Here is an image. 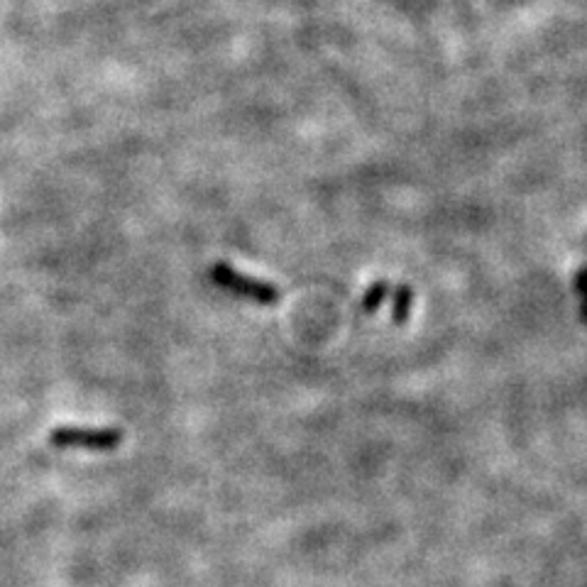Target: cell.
I'll return each mask as SVG.
<instances>
[{
	"mask_svg": "<svg viewBox=\"0 0 587 587\" xmlns=\"http://www.w3.org/2000/svg\"><path fill=\"white\" fill-rule=\"evenodd\" d=\"M211 274V282L216 284V287L226 289L233 296H243V299H250L255 301V304H277L279 299H282V292H279L277 287H272V284L267 282H260V279H252V277H245L243 272L233 270V267L226 265V262H216V265L208 270Z\"/></svg>",
	"mask_w": 587,
	"mask_h": 587,
	"instance_id": "cell-2",
	"label": "cell"
},
{
	"mask_svg": "<svg viewBox=\"0 0 587 587\" xmlns=\"http://www.w3.org/2000/svg\"><path fill=\"white\" fill-rule=\"evenodd\" d=\"M411 304H414V289L397 287L392 294V318L394 323H404L411 314Z\"/></svg>",
	"mask_w": 587,
	"mask_h": 587,
	"instance_id": "cell-3",
	"label": "cell"
},
{
	"mask_svg": "<svg viewBox=\"0 0 587 587\" xmlns=\"http://www.w3.org/2000/svg\"><path fill=\"white\" fill-rule=\"evenodd\" d=\"M389 292V284L380 279V282H375L372 287H367L365 296H362V311H367V314H372V311L380 309V304L384 301V296Z\"/></svg>",
	"mask_w": 587,
	"mask_h": 587,
	"instance_id": "cell-4",
	"label": "cell"
},
{
	"mask_svg": "<svg viewBox=\"0 0 587 587\" xmlns=\"http://www.w3.org/2000/svg\"><path fill=\"white\" fill-rule=\"evenodd\" d=\"M49 443L62 451H71V448L113 451L123 443V431L113 426H57L49 431Z\"/></svg>",
	"mask_w": 587,
	"mask_h": 587,
	"instance_id": "cell-1",
	"label": "cell"
},
{
	"mask_svg": "<svg viewBox=\"0 0 587 587\" xmlns=\"http://www.w3.org/2000/svg\"><path fill=\"white\" fill-rule=\"evenodd\" d=\"M575 292H578L580 301V321L587 326V267H580L575 274Z\"/></svg>",
	"mask_w": 587,
	"mask_h": 587,
	"instance_id": "cell-5",
	"label": "cell"
}]
</instances>
